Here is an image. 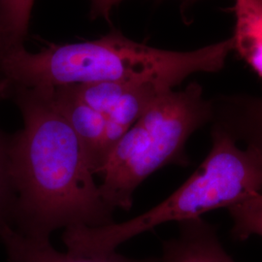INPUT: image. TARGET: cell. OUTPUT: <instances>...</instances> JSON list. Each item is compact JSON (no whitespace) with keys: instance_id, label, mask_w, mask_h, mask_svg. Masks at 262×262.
<instances>
[{"instance_id":"6da1fadb","label":"cell","mask_w":262,"mask_h":262,"mask_svg":"<svg viewBox=\"0 0 262 262\" xmlns=\"http://www.w3.org/2000/svg\"><path fill=\"white\" fill-rule=\"evenodd\" d=\"M8 99L24 122L11 138L12 227L30 238L50 240L60 228L115 223V210L101 195L82 143L53 102L50 89L13 85Z\"/></svg>"},{"instance_id":"7a4b0ae2","label":"cell","mask_w":262,"mask_h":262,"mask_svg":"<svg viewBox=\"0 0 262 262\" xmlns=\"http://www.w3.org/2000/svg\"><path fill=\"white\" fill-rule=\"evenodd\" d=\"M231 52V38L179 52L137 43L114 31L92 41L51 44L36 53L25 45L14 47L5 58L4 74L9 88L135 82L173 90L189 76L222 70Z\"/></svg>"},{"instance_id":"3957f363","label":"cell","mask_w":262,"mask_h":262,"mask_svg":"<svg viewBox=\"0 0 262 262\" xmlns=\"http://www.w3.org/2000/svg\"><path fill=\"white\" fill-rule=\"evenodd\" d=\"M212 148L194 173L159 205L129 221L101 227L64 230L68 251L115 252L125 241L171 222H185L219 208H229L262 192V160L253 149H242L221 126L213 124Z\"/></svg>"},{"instance_id":"277c9868","label":"cell","mask_w":262,"mask_h":262,"mask_svg":"<svg viewBox=\"0 0 262 262\" xmlns=\"http://www.w3.org/2000/svg\"><path fill=\"white\" fill-rule=\"evenodd\" d=\"M213 116V101L207 99L196 82L159 94L98 171L105 202L114 210L129 211L135 190L151 174L169 164H188L187 141Z\"/></svg>"},{"instance_id":"5b68a950","label":"cell","mask_w":262,"mask_h":262,"mask_svg":"<svg viewBox=\"0 0 262 262\" xmlns=\"http://www.w3.org/2000/svg\"><path fill=\"white\" fill-rule=\"evenodd\" d=\"M166 91L169 89L159 84L135 82L67 84L50 89L53 102L81 141L94 175L126 131Z\"/></svg>"},{"instance_id":"8992f818","label":"cell","mask_w":262,"mask_h":262,"mask_svg":"<svg viewBox=\"0 0 262 262\" xmlns=\"http://www.w3.org/2000/svg\"><path fill=\"white\" fill-rule=\"evenodd\" d=\"M157 262H235L223 248L215 228L202 217L179 223L177 237L163 243Z\"/></svg>"},{"instance_id":"52a82bcc","label":"cell","mask_w":262,"mask_h":262,"mask_svg":"<svg viewBox=\"0 0 262 262\" xmlns=\"http://www.w3.org/2000/svg\"><path fill=\"white\" fill-rule=\"evenodd\" d=\"M8 262H157V258L134 259L117 253H83L56 250L50 240L34 239L7 227L0 236Z\"/></svg>"},{"instance_id":"ba28073f","label":"cell","mask_w":262,"mask_h":262,"mask_svg":"<svg viewBox=\"0 0 262 262\" xmlns=\"http://www.w3.org/2000/svg\"><path fill=\"white\" fill-rule=\"evenodd\" d=\"M214 105L213 122L255 150L262 160V98L235 95L224 97Z\"/></svg>"},{"instance_id":"9c48e42d","label":"cell","mask_w":262,"mask_h":262,"mask_svg":"<svg viewBox=\"0 0 262 262\" xmlns=\"http://www.w3.org/2000/svg\"><path fill=\"white\" fill-rule=\"evenodd\" d=\"M235 51L262 78V0H235Z\"/></svg>"},{"instance_id":"30bf717a","label":"cell","mask_w":262,"mask_h":262,"mask_svg":"<svg viewBox=\"0 0 262 262\" xmlns=\"http://www.w3.org/2000/svg\"><path fill=\"white\" fill-rule=\"evenodd\" d=\"M6 97L0 92V101ZM11 138L0 127V236L3 231L13 225L15 207V192L11 174Z\"/></svg>"},{"instance_id":"8fae6325","label":"cell","mask_w":262,"mask_h":262,"mask_svg":"<svg viewBox=\"0 0 262 262\" xmlns=\"http://www.w3.org/2000/svg\"><path fill=\"white\" fill-rule=\"evenodd\" d=\"M231 220V234L244 241L253 235L262 237V192L227 208Z\"/></svg>"},{"instance_id":"7c38bea8","label":"cell","mask_w":262,"mask_h":262,"mask_svg":"<svg viewBox=\"0 0 262 262\" xmlns=\"http://www.w3.org/2000/svg\"><path fill=\"white\" fill-rule=\"evenodd\" d=\"M35 0H0V19L10 39L25 45Z\"/></svg>"},{"instance_id":"4fadbf2b","label":"cell","mask_w":262,"mask_h":262,"mask_svg":"<svg viewBox=\"0 0 262 262\" xmlns=\"http://www.w3.org/2000/svg\"><path fill=\"white\" fill-rule=\"evenodd\" d=\"M17 46H20V45H16L13 43V41L10 39L8 34L6 33L5 29L3 28L2 21L0 19V92L5 95H7L8 86H7V81L4 75V61L10 50Z\"/></svg>"},{"instance_id":"5bb4252c","label":"cell","mask_w":262,"mask_h":262,"mask_svg":"<svg viewBox=\"0 0 262 262\" xmlns=\"http://www.w3.org/2000/svg\"><path fill=\"white\" fill-rule=\"evenodd\" d=\"M122 0H91V15L94 18L108 19L113 8Z\"/></svg>"}]
</instances>
